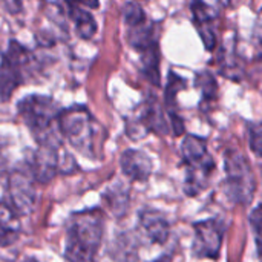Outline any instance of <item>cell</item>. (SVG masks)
Returning a JSON list of instances; mask_svg holds the SVG:
<instances>
[{"instance_id": "obj_17", "label": "cell", "mask_w": 262, "mask_h": 262, "mask_svg": "<svg viewBox=\"0 0 262 262\" xmlns=\"http://www.w3.org/2000/svg\"><path fill=\"white\" fill-rule=\"evenodd\" d=\"M190 9L193 14L195 25H212V21L216 17L215 9L203 0H192Z\"/></svg>"}, {"instance_id": "obj_4", "label": "cell", "mask_w": 262, "mask_h": 262, "mask_svg": "<svg viewBox=\"0 0 262 262\" xmlns=\"http://www.w3.org/2000/svg\"><path fill=\"white\" fill-rule=\"evenodd\" d=\"M181 157L187 167L184 192L196 196L207 186L215 170V161L209 154L207 140L198 135H187L181 143Z\"/></svg>"}, {"instance_id": "obj_8", "label": "cell", "mask_w": 262, "mask_h": 262, "mask_svg": "<svg viewBox=\"0 0 262 262\" xmlns=\"http://www.w3.org/2000/svg\"><path fill=\"white\" fill-rule=\"evenodd\" d=\"M193 230V255L200 259H218L224 238V226L218 220H204L195 223Z\"/></svg>"}, {"instance_id": "obj_18", "label": "cell", "mask_w": 262, "mask_h": 262, "mask_svg": "<svg viewBox=\"0 0 262 262\" xmlns=\"http://www.w3.org/2000/svg\"><path fill=\"white\" fill-rule=\"evenodd\" d=\"M121 12H123V18H124V23L127 28H132V26H137V25L147 21V17H146L143 8L137 2H127L123 6Z\"/></svg>"}, {"instance_id": "obj_27", "label": "cell", "mask_w": 262, "mask_h": 262, "mask_svg": "<svg viewBox=\"0 0 262 262\" xmlns=\"http://www.w3.org/2000/svg\"><path fill=\"white\" fill-rule=\"evenodd\" d=\"M223 3H224V5H229V3H230V0H223Z\"/></svg>"}, {"instance_id": "obj_13", "label": "cell", "mask_w": 262, "mask_h": 262, "mask_svg": "<svg viewBox=\"0 0 262 262\" xmlns=\"http://www.w3.org/2000/svg\"><path fill=\"white\" fill-rule=\"evenodd\" d=\"M69 15L75 23V31L81 38H92L97 32V21L94 15L84 8L69 5Z\"/></svg>"}, {"instance_id": "obj_21", "label": "cell", "mask_w": 262, "mask_h": 262, "mask_svg": "<svg viewBox=\"0 0 262 262\" xmlns=\"http://www.w3.org/2000/svg\"><path fill=\"white\" fill-rule=\"evenodd\" d=\"M249 138H250V149L256 157L262 158V127L250 126L249 127Z\"/></svg>"}, {"instance_id": "obj_2", "label": "cell", "mask_w": 262, "mask_h": 262, "mask_svg": "<svg viewBox=\"0 0 262 262\" xmlns=\"http://www.w3.org/2000/svg\"><path fill=\"white\" fill-rule=\"evenodd\" d=\"M18 115L34 135L38 146L61 147L58 127L60 111L57 103L46 95H29L18 101Z\"/></svg>"}, {"instance_id": "obj_26", "label": "cell", "mask_w": 262, "mask_h": 262, "mask_svg": "<svg viewBox=\"0 0 262 262\" xmlns=\"http://www.w3.org/2000/svg\"><path fill=\"white\" fill-rule=\"evenodd\" d=\"M23 262H38V261H37V259H25Z\"/></svg>"}, {"instance_id": "obj_25", "label": "cell", "mask_w": 262, "mask_h": 262, "mask_svg": "<svg viewBox=\"0 0 262 262\" xmlns=\"http://www.w3.org/2000/svg\"><path fill=\"white\" fill-rule=\"evenodd\" d=\"M155 262H170V259L167 258V256H163V258H160V259H157Z\"/></svg>"}, {"instance_id": "obj_16", "label": "cell", "mask_w": 262, "mask_h": 262, "mask_svg": "<svg viewBox=\"0 0 262 262\" xmlns=\"http://www.w3.org/2000/svg\"><path fill=\"white\" fill-rule=\"evenodd\" d=\"M196 88L200 89L203 98L206 101H212L216 98V94H218V84H216V80L213 77V74L210 71H203V72H198L196 75Z\"/></svg>"}, {"instance_id": "obj_12", "label": "cell", "mask_w": 262, "mask_h": 262, "mask_svg": "<svg viewBox=\"0 0 262 262\" xmlns=\"http://www.w3.org/2000/svg\"><path fill=\"white\" fill-rule=\"evenodd\" d=\"M21 233L18 215L5 203L0 201V247L12 246Z\"/></svg>"}, {"instance_id": "obj_6", "label": "cell", "mask_w": 262, "mask_h": 262, "mask_svg": "<svg viewBox=\"0 0 262 262\" xmlns=\"http://www.w3.org/2000/svg\"><path fill=\"white\" fill-rule=\"evenodd\" d=\"M226 195L238 204H250L255 196V177L247 158L236 150L226 154Z\"/></svg>"}, {"instance_id": "obj_14", "label": "cell", "mask_w": 262, "mask_h": 262, "mask_svg": "<svg viewBox=\"0 0 262 262\" xmlns=\"http://www.w3.org/2000/svg\"><path fill=\"white\" fill-rule=\"evenodd\" d=\"M141 55V64H143V72L146 78L158 86L160 84V48L158 45L140 52Z\"/></svg>"}, {"instance_id": "obj_23", "label": "cell", "mask_w": 262, "mask_h": 262, "mask_svg": "<svg viewBox=\"0 0 262 262\" xmlns=\"http://www.w3.org/2000/svg\"><path fill=\"white\" fill-rule=\"evenodd\" d=\"M2 5L9 14H17L21 9V0H2Z\"/></svg>"}, {"instance_id": "obj_1", "label": "cell", "mask_w": 262, "mask_h": 262, "mask_svg": "<svg viewBox=\"0 0 262 262\" xmlns=\"http://www.w3.org/2000/svg\"><path fill=\"white\" fill-rule=\"evenodd\" d=\"M103 233L104 215L100 209H86L72 213L66 224V261L97 262Z\"/></svg>"}, {"instance_id": "obj_9", "label": "cell", "mask_w": 262, "mask_h": 262, "mask_svg": "<svg viewBox=\"0 0 262 262\" xmlns=\"http://www.w3.org/2000/svg\"><path fill=\"white\" fill-rule=\"evenodd\" d=\"M61 147L38 146L29 161V172L37 183H49L58 172H61L64 161L60 157Z\"/></svg>"}, {"instance_id": "obj_11", "label": "cell", "mask_w": 262, "mask_h": 262, "mask_svg": "<svg viewBox=\"0 0 262 262\" xmlns=\"http://www.w3.org/2000/svg\"><path fill=\"white\" fill-rule=\"evenodd\" d=\"M140 226L154 244H164L169 239L170 226L158 210H143L140 213Z\"/></svg>"}, {"instance_id": "obj_5", "label": "cell", "mask_w": 262, "mask_h": 262, "mask_svg": "<svg viewBox=\"0 0 262 262\" xmlns=\"http://www.w3.org/2000/svg\"><path fill=\"white\" fill-rule=\"evenodd\" d=\"M32 55L18 41L11 40L0 60V100L8 101L12 92L26 81L32 71Z\"/></svg>"}, {"instance_id": "obj_15", "label": "cell", "mask_w": 262, "mask_h": 262, "mask_svg": "<svg viewBox=\"0 0 262 262\" xmlns=\"http://www.w3.org/2000/svg\"><path fill=\"white\" fill-rule=\"evenodd\" d=\"M186 88V80L180 75H177L175 72L169 74V80H167V86H166V107L169 115L170 114H177L175 111V100H177V94L180 91H183Z\"/></svg>"}, {"instance_id": "obj_24", "label": "cell", "mask_w": 262, "mask_h": 262, "mask_svg": "<svg viewBox=\"0 0 262 262\" xmlns=\"http://www.w3.org/2000/svg\"><path fill=\"white\" fill-rule=\"evenodd\" d=\"M255 37L258 38V41L262 45V15L259 17L258 23H256V28H255Z\"/></svg>"}, {"instance_id": "obj_20", "label": "cell", "mask_w": 262, "mask_h": 262, "mask_svg": "<svg viewBox=\"0 0 262 262\" xmlns=\"http://www.w3.org/2000/svg\"><path fill=\"white\" fill-rule=\"evenodd\" d=\"M200 35H201V40L206 46L207 51H213L215 46H216V35H215V31L212 28V25H195Z\"/></svg>"}, {"instance_id": "obj_3", "label": "cell", "mask_w": 262, "mask_h": 262, "mask_svg": "<svg viewBox=\"0 0 262 262\" xmlns=\"http://www.w3.org/2000/svg\"><path fill=\"white\" fill-rule=\"evenodd\" d=\"M58 127L63 138L89 160H101L98 124L84 106H71L60 111Z\"/></svg>"}, {"instance_id": "obj_22", "label": "cell", "mask_w": 262, "mask_h": 262, "mask_svg": "<svg viewBox=\"0 0 262 262\" xmlns=\"http://www.w3.org/2000/svg\"><path fill=\"white\" fill-rule=\"evenodd\" d=\"M68 3L80 6V8H86V9H98L100 6V0H68Z\"/></svg>"}, {"instance_id": "obj_7", "label": "cell", "mask_w": 262, "mask_h": 262, "mask_svg": "<svg viewBox=\"0 0 262 262\" xmlns=\"http://www.w3.org/2000/svg\"><path fill=\"white\" fill-rule=\"evenodd\" d=\"M37 181L29 170H15L8 180L6 204L20 216L31 215L37 204Z\"/></svg>"}, {"instance_id": "obj_10", "label": "cell", "mask_w": 262, "mask_h": 262, "mask_svg": "<svg viewBox=\"0 0 262 262\" xmlns=\"http://www.w3.org/2000/svg\"><path fill=\"white\" fill-rule=\"evenodd\" d=\"M121 172L132 181H147L152 175L154 164L147 154L137 149H127L120 158Z\"/></svg>"}, {"instance_id": "obj_19", "label": "cell", "mask_w": 262, "mask_h": 262, "mask_svg": "<svg viewBox=\"0 0 262 262\" xmlns=\"http://www.w3.org/2000/svg\"><path fill=\"white\" fill-rule=\"evenodd\" d=\"M250 227L255 236V243H256V249H258V255L262 258V204L258 207H255L250 213Z\"/></svg>"}]
</instances>
